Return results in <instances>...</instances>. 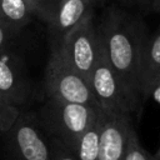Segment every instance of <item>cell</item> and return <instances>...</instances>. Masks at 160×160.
I'll use <instances>...</instances> for the list:
<instances>
[{
  "mask_svg": "<svg viewBox=\"0 0 160 160\" xmlns=\"http://www.w3.org/2000/svg\"><path fill=\"white\" fill-rule=\"evenodd\" d=\"M101 111L100 108L90 105L46 99L36 112V118L48 138L60 141L72 151L80 135L99 118Z\"/></svg>",
  "mask_w": 160,
  "mask_h": 160,
  "instance_id": "obj_2",
  "label": "cell"
},
{
  "mask_svg": "<svg viewBox=\"0 0 160 160\" xmlns=\"http://www.w3.org/2000/svg\"><path fill=\"white\" fill-rule=\"evenodd\" d=\"M20 109L9 101L0 90V132H6L20 115Z\"/></svg>",
  "mask_w": 160,
  "mask_h": 160,
  "instance_id": "obj_14",
  "label": "cell"
},
{
  "mask_svg": "<svg viewBox=\"0 0 160 160\" xmlns=\"http://www.w3.org/2000/svg\"><path fill=\"white\" fill-rule=\"evenodd\" d=\"M124 5H128V6H134V5H142V6H146L149 4H151L152 0H120Z\"/></svg>",
  "mask_w": 160,
  "mask_h": 160,
  "instance_id": "obj_18",
  "label": "cell"
},
{
  "mask_svg": "<svg viewBox=\"0 0 160 160\" xmlns=\"http://www.w3.org/2000/svg\"><path fill=\"white\" fill-rule=\"evenodd\" d=\"M155 158H158V159L160 160V146H159V149H158V151L155 152Z\"/></svg>",
  "mask_w": 160,
  "mask_h": 160,
  "instance_id": "obj_21",
  "label": "cell"
},
{
  "mask_svg": "<svg viewBox=\"0 0 160 160\" xmlns=\"http://www.w3.org/2000/svg\"><path fill=\"white\" fill-rule=\"evenodd\" d=\"M48 141H49L52 160H76L75 155L65 145H62L60 141H58L55 139H51V138H48Z\"/></svg>",
  "mask_w": 160,
  "mask_h": 160,
  "instance_id": "obj_16",
  "label": "cell"
},
{
  "mask_svg": "<svg viewBox=\"0 0 160 160\" xmlns=\"http://www.w3.org/2000/svg\"><path fill=\"white\" fill-rule=\"evenodd\" d=\"M125 160H159L158 158H155V155H151L148 150L141 146L132 124L130 125L128 132Z\"/></svg>",
  "mask_w": 160,
  "mask_h": 160,
  "instance_id": "obj_13",
  "label": "cell"
},
{
  "mask_svg": "<svg viewBox=\"0 0 160 160\" xmlns=\"http://www.w3.org/2000/svg\"><path fill=\"white\" fill-rule=\"evenodd\" d=\"M88 80L95 100L104 112L130 116L131 112L138 110L141 101L126 89L119 75L111 68L105 56L101 41L96 64Z\"/></svg>",
  "mask_w": 160,
  "mask_h": 160,
  "instance_id": "obj_3",
  "label": "cell"
},
{
  "mask_svg": "<svg viewBox=\"0 0 160 160\" xmlns=\"http://www.w3.org/2000/svg\"><path fill=\"white\" fill-rule=\"evenodd\" d=\"M150 96H152L155 99V101L158 104H160V81L156 84V86L154 88V90H152V92H151Z\"/></svg>",
  "mask_w": 160,
  "mask_h": 160,
  "instance_id": "obj_19",
  "label": "cell"
},
{
  "mask_svg": "<svg viewBox=\"0 0 160 160\" xmlns=\"http://www.w3.org/2000/svg\"><path fill=\"white\" fill-rule=\"evenodd\" d=\"M98 32L109 64L126 89L142 101L140 96V69L149 36L145 22L140 16L111 5L102 14Z\"/></svg>",
  "mask_w": 160,
  "mask_h": 160,
  "instance_id": "obj_1",
  "label": "cell"
},
{
  "mask_svg": "<svg viewBox=\"0 0 160 160\" xmlns=\"http://www.w3.org/2000/svg\"><path fill=\"white\" fill-rule=\"evenodd\" d=\"M42 91L46 99L99 108L88 78L75 71L54 52H50L45 66Z\"/></svg>",
  "mask_w": 160,
  "mask_h": 160,
  "instance_id": "obj_4",
  "label": "cell"
},
{
  "mask_svg": "<svg viewBox=\"0 0 160 160\" xmlns=\"http://www.w3.org/2000/svg\"><path fill=\"white\" fill-rule=\"evenodd\" d=\"M151 4H152V6H154L155 11L160 12V0H152V1H151Z\"/></svg>",
  "mask_w": 160,
  "mask_h": 160,
  "instance_id": "obj_20",
  "label": "cell"
},
{
  "mask_svg": "<svg viewBox=\"0 0 160 160\" xmlns=\"http://www.w3.org/2000/svg\"><path fill=\"white\" fill-rule=\"evenodd\" d=\"M100 0H46L41 20L48 26L50 50L59 46L68 32L94 14Z\"/></svg>",
  "mask_w": 160,
  "mask_h": 160,
  "instance_id": "obj_7",
  "label": "cell"
},
{
  "mask_svg": "<svg viewBox=\"0 0 160 160\" xmlns=\"http://www.w3.org/2000/svg\"><path fill=\"white\" fill-rule=\"evenodd\" d=\"M32 12L34 16H38L41 19L42 16V11H44V6H45V1L46 0H25Z\"/></svg>",
  "mask_w": 160,
  "mask_h": 160,
  "instance_id": "obj_17",
  "label": "cell"
},
{
  "mask_svg": "<svg viewBox=\"0 0 160 160\" xmlns=\"http://www.w3.org/2000/svg\"><path fill=\"white\" fill-rule=\"evenodd\" d=\"M160 81V26L148 36L140 69V96L146 100Z\"/></svg>",
  "mask_w": 160,
  "mask_h": 160,
  "instance_id": "obj_10",
  "label": "cell"
},
{
  "mask_svg": "<svg viewBox=\"0 0 160 160\" xmlns=\"http://www.w3.org/2000/svg\"><path fill=\"white\" fill-rule=\"evenodd\" d=\"M5 134L10 160H52L48 138L35 112H20Z\"/></svg>",
  "mask_w": 160,
  "mask_h": 160,
  "instance_id": "obj_6",
  "label": "cell"
},
{
  "mask_svg": "<svg viewBox=\"0 0 160 160\" xmlns=\"http://www.w3.org/2000/svg\"><path fill=\"white\" fill-rule=\"evenodd\" d=\"M32 18L34 15L25 0H0V20L8 26L21 32Z\"/></svg>",
  "mask_w": 160,
  "mask_h": 160,
  "instance_id": "obj_12",
  "label": "cell"
},
{
  "mask_svg": "<svg viewBox=\"0 0 160 160\" xmlns=\"http://www.w3.org/2000/svg\"><path fill=\"white\" fill-rule=\"evenodd\" d=\"M99 49L100 39L92 14L68 32L59 46L50 52L56 54L75 71L89 78L96 64Z\"/></svg>",
  "mask_w": 160,
  "mask_h": 160,
  "instance_id": "obj_5",
  "label": "cell"
},
{
  "mask_svg": "<svg viewBox=\"0 0 160 160\" xmlns=\"http://www.w3.org/2000/svg\"><path fill=\"white\" fill-rule=\"evenodd\" d=\"M102 124H104V111H101L99 118L78 139L75 148L71 151L75 155L76 160H98Z\"/></svg>",
  "mask_w": 160,
  "mask_h": 160,
  "instance_id": "obj_11",
  "label": "cell"
},
{
  "mask_svg": "<svg viewBox=\"0 0 160 160\" xmlns=\"http://www.w3.org/2000/svg\"><path fill=\"white\" fill-rule=\"evenodd\" d=\"M130 116L104 112L98 160H125Z\"/></svg>",
  "mask_w": 160,
  "mask_h": 160,
  "instance_id": "obj_9",
  "label": "cell"
},
{
  "mask_svg": "<svg viewBox=\"0 0 160 160\" xmlns=\"http://www.w3.org/2000/svg\"><path fill=\"white\" fill-rule=\"evenodd\" d=\"M0 90L19 109L29 101L32 92L22 62L8 52L0 54Z\"/></svg>",
  "mask_w": 160,
  "mask_h": 160,
  "instance_id": "obj_8",
  "label": "cell"
},
{
  "mask_svg": "<svg viewBox=\"0 0 160 160\" xmlns=\"http://www.w3.org/2000/svg\"><path fill=\"white\" fill-rule=\"evenodd\" d=\"M20 31L8 26L0 20V54L8 52V50L11 48L16 38L19 36Z\"/></svg>",
  "mask_w": 160,
  "mask_h": 160,
  "instance_id": "obj_15",
  "label": "cell"
}]
</instances>
